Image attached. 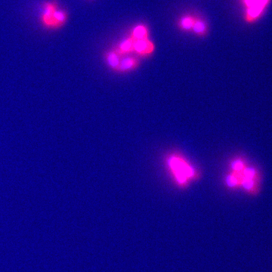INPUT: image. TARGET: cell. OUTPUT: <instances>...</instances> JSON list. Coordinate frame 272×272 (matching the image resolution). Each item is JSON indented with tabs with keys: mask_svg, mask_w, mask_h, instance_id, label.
Returning a JSON list of instances; mask_svg holds the SVG:
<instances>
[{
	"mask_svg": "<svg viewBox=\"0 0 272 272\" xmlns=\"http://www.w3.org/2000/svg\"><path fill=\"white\" fill-rule=\"evenodd\" d=\"M68 14L63 8H59L57 2L48 1L42 5L40 20L47 29L58 30L66 24Z\"/></svg>",
	"mask_w": 272,
	"mask_h": 272,
	"instance_id": "obj_1",
	"label": "cell"
},
{
	"mask_svg": "<svg viewBox=\"0 0 272 272\" xmlns=\"http://www.w3.org/2000/svg\"><path fill=\"white\" fill-rule=\"evenodd\" d=\"M243 6V20L248 25L256 24L267 12L272 0H239Z\"/></svg>",
	"mask_w": 272,
	"mask_h": 272,
	"instance_id": "obj_2",
	"label": "cell"
},
{
	"mask_svg": "<svg viewBox=\"0 0 272 272\" xmlns=\"http://www.w3.org/2000/svg\"><path fill=\"white\" fill-rule=\"evenodd\" d=\"M242 180L240 188L248 194L256 196L261 190L262 175L260 170L255 166H248L242 172Z\"/></svg>",
	"mask_w": 272,
	"mask_h": 272,
	"instance_id": "obj_3",
	"label": "cell"
},
{
	"mask_svg": "<svg viewBox=\"0 0 272 272\" xmlns=\"http://www.w3.org/2000/svg\"><path fill=\"white\" fill-rule=\"evenodd\" d=\"M168 162L177 183L180 186H187L189 180L194 178V170L181 158L171 156L168 159Z\"/></svg>",
	"mask_w": 272,
	"mask_h": 272,
	"instance_id": "obj_4",
	"label": "cell"
},
{
	"mask_svg": "<svg viewBox=\"0 0 272 272\" xmlns=\"http://www.w3.org/2000/svg\"><path fill=\"white\" fill-rule=\"evenodd\" d=\"M155 48H156L155 44L149 38L134 40L133 52L141 57H148V56H152L154 52Z\"/></svg>",
	"mask_w": 272,
	"mask_h": 272,
	"instance_id": "obj_5",
	"label": "cell"
},
{
	"mask_svg": "<svg viewBox=\"0 0 272 272\" xmlns=\"http://www.w3.org/2000/svg\"><path fill=\"white\" fill-rule=\"evenodd\" d=\"M196 18V14L192 13H186L180 16L176 22L178 30L183 32H192Z\"/></svg>",
	"mask_w": 272,
	"mask_h": 272,
	"instance_id": "obj_6",
	"label": "cell"
},
{
	"mask_svg": "<svg viewBox=\"0 0 272 272\" xmlns=\"http://www.w3.org/2000/svg\"><path fill=\"white\" fill-rule=\"evenodd\" d=\"M210 32L209 23L206 19L200 16H196L192 32L196 38H205L208 36Z\"/></svg>",
	"mask_w": 272,
	"mask_h": 272,
	"instance_id": "obj_7",
	"label": "cell"
},
{
	"mask_svg": "<svg viewBox=\"0 0 272 272\" xmlns=\"http://www.w3.org/2000/svg\"><path fill=\"white\" fill-rule=\"evenodd\" d=\"M150 29L146 24H138L134 25L130 32V38L134 40H138L147 39L150 36Z\"/></svg>",
	"mask_w": 272,
	"mask_h": 272,
	"instance_id": "obj_8",
	"label": "cell"
},
{
	"mask_svg": "<svg viewBox=\"0 0 272 272\" xmlns=\"http://www.w3.org/2000/svg\"><path fill=\"white\" fill-rule=\"evenodd\" d=\"M133 46H134V40L132 38L128 36V38L121 40L114 50L120 56H122L134 53Z\"/></svg>",
	"mask_w": 272,
	"mask_h": 272,
	"instance_id": "obj_9",
	"label": "cell"
},
{
	"mask_svg": "<svg viewBox=\"0 0 272 272\" xmlns=\"http://www.w3.org/2000/svg\"><path fill=\"white\" fill-rule=\"evenodd\" d=\"M138 65H140V62L138 59L133 56H126L124 58H121L118 70L122 72H128L137 68Z\"/></svg>",
	"mask_w": 272,
	"mask_h": 272,
	"instance_id": "obj_10",
	"label": "cell"
},
{
	"mask_svg": "<svg viewBox=\"0 0 272 272\" xmlns=\"http://www.w3.org/2000/svg\"><path fill=\"white\" fill-rule=\"evenodd\" d=\"M121 56L114 50L108 52L106 54V60L109 66L118 70L120 62Z\"/></svg>",
	"mask_w": 272,
	"mask_h": 272,
	"instance_id": "obj_11",
	"label": "cell"
},
{
	"mask_svg": "<svg viewBox=\"0 0 272 272\" xmlns=\"http://www.w3.org/2000/svg\"><path fill=\"white\" fill-rule=\"evenodd\" d=\"M246 161L242 158H238V159L234 160L230 164V168L232 171L234 172H242L248 166Z\"/></svg>",
	"mask_w": 272,
	"mask_h": 272,
	"instance_id": "obj_12",
	"label": "cell"
}]
</instances>
